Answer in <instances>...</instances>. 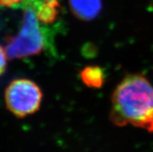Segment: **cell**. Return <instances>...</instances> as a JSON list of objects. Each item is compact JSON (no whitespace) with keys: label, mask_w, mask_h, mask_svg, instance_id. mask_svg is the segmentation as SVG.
Instances as JSON below:
<instances>
[{"label":"cell","mask_w":153,"mask_h":152,"mask_svg":"<svg viewBox=\"0 0 153 152\" xmlns=\"http://www.w3.org/2000/svg\"><path fill=\"white\" fill-rule=\"evenodd\" d=\"M111 104L110 119L114 124L153 133V85L143 75L125 76L114 91Z\"/></svg>","instance_id":"cell-1"},{"label":"cell","mask_w":153,"mask_h":152,"mask_svg":"<svg viewBox=\"0 0 153 152\" xmlns=\"http://www.w3.org/2000/svg\"><path fill=\"white\" fill-rule=\"evenodd\" d=\"M23 9V23L20 30L16 36L8 39L6 42V55L10 60L37 55L48 44L46 32L40 25L35 10L30 7Z\"/></svg>","instance_id":"cell-2"},{"label":"cell","mask_w":153,"mask_h":152,"mask_svg":"<svg viewBox=\"0 0 153 152\" xmlns=\"http://www.w3.org/2000/svg\"><path fill=\"white\" fill-rule=\"evenodd\" d=\"M42 99L41 88L27 79L12 81L5 92L6 107L18 118H24L38 111Z\"/></svg>","instance_id":"cell-3"},{"label":"cell","mask_w":153,"mask_h":152,"mask_svg":"<svg viewBox=\"0 0 153 152\" xmlns=\"http://www.w3.org/2000/svg\"><path fill=\"white\" fill-rule=\"evenodd\" d=\"M68 3L73 15L84 21L96 19L103 9L102 0H68Z\"/></svg>","instance_id":"cell-4"},{"label":"cell","mask_w":153,"mask_h":152,"mask_svg":"<svg viewBox=\"0 0 153 152\" xmlns=\"http://www.w3.org/2000/svg\"><path fill=\"white\" fill-rule=\"evenodd\" d=\"M105 71L100 66H86L80 71L82 82L89 88L99 89L105 82Z\"/></svg>","instance_id":"cell-5"},{"label":"cell","mask_w":153,"mask_h":152,"mask_svg":"<svg viewBox=\"0 0 153 152\" xmlns=\"http://www.w3.org/2000/svg\"><path fill=\"white\" fill-rule=\"evenodd\" d=\"M61 5L58 0H45V2L35 10L40 23L49 24L55 21L59 13Z\"/></svg>","instance_id":"cell-6"},{"label":"cell","mask_w":153,"mask_h":152,"mask_svg":"<svg viewBox=\"0 0 153 152\" xmlns=\"http://www.w3.org/2000/svg\"><path fill=\"white\" fill-rule=\"evenodd\" d=\"M6 60H7V55L6 50L0 45V76L3 75L6 71V64H7Z\"/></svg>","instance_id":"cell-7"},{"label":"cell","mask_w":153,"mask_h":152,"mask_svg":"<svg viewBox=\"0 0 153 152\" xmlns=\"http://www.w3.org/2000/svg\"><path fill=\"white\" fill-rule=\"evenodd\" d=\"M23 2V0H0V6L3 7H13Z\"/></svg>","instance_id":"cell-8"}]
</instances>
